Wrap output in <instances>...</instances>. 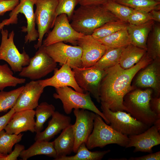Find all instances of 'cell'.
<instances>
[{"mask_svg": "<svg viewBox=\"0 0 160 160\" xmlns=\"http://www.w3.org/2000/svg\"><path fill=\"white\" fill-rule=\"evenodd\" d=\"M59 69L55 70L54 75L51 77L43 80H39V83L45 87L52 86L55 88L68 86L73 88L75 91L84 93L75 80L72 68L68 64H64Z\"/></svg>", "mask_w": 160, "mask_h": 160, "instance_id": "19", "label": "cell"}, {"mask_svg": "<svg viewBox=\"0 0 160 160\" xmlns=\"http://www.w3.org/2000/svg\"><path fill=\"white\" fill-rule=\"evenodd\" d=\"M26 80L13 76V71L7 64L0 65V90L7 87H16L17 84L25 83Z\"/></svg>", "mask_w": 160, "mask_h": 160, "instance_id": "32", "label": "cell"}, {"mask_svg": "<svg viewBox=\"0 0 160 160\" xmlns=\"http://www.w3.org/2000/svg\"><path fill=\"white\" fill-rule=\"evenodd\" d=\"M57 4V0H35V22L39 35L37 43L34 46L36 49L42 45L44 35L53 27Z\"/></svg>", "mask_w": 160, "mask_h": 160, "instance_id": "8", "label": "cell"}, {"mask_svg": "<svg viewBox=\"0 0 160 160\" xmlns=\"http://www.w3.org/2000/svg\"><path fill=\"white\" fill-rule=\"evenodd\" d=\"M53 28L44 41L42 44L43 45L60 42L77 44L78 40L84 35L73 28L65 14H61L56 17Z\"/></svg>", "mask_w": 160, "mask_h": 160, "instance_id": "11", "label": "cell"}, {"mask_svg": "<svg viewBox=\"0 0 160 160\" xmlns=\"http://www.w3.org/2000/svg\"><path fill=\"white\" fill-rule=\"evenodd\" d=\"M149 12L153 20L160 23V10H153Z\"/></svg>", "mask_w": 160, "mask_h": 160, "instance_id": "45", "label": "cell"}, {"mask_svg": "<svg viewBox=\"0 0 160 160\" xmlns=\"http://www.w3.org/2000/svg\"><path fill=\"white\" fill-rule=\"evenodd\" d=\"M35 0H20L18 4L9 14L6 25L16 24L17 22L18 15L19 13L25 15L27 20L26 26L22 27V31L27 33L25 38V43L36 41L39 37V33L36 28V22L33 6Z\"/></svg>", "mask_w": 160, "mask_h": 160, "instance_id": "12", "label": "cell"}, {"mask_svg": "<svg viewBox=\"0 0 160 160\" xmlns=\"http://www.w3.org/2000/svg\"><path fill=\"white\" fill-rule=\"evenodd\" d=\"M129 142L128 136L114 129L105 123L101 117L96 114L92 131L86 145L89 150L96 147L102 148L112 144L125 148Z\"/></svg>", "mask_w": 160, "mask_h": 160, "instance_id": "4", "label": "cell"}, {"mask_svg": "<svg viewBox=\"0 0 160 160\" xmlns=\"http://www.w3.org/2000/svg\"><path fill=\"white\" fill-rule=\"evenodd\" d=\"M46 129L43 131L36 133L34 138L35 141H49L55 135L71 124V117L58 111H55Z\"/></svg>", "mask_w": 160, "mask_h": 160, "instance_id": "21", "label": "cell"}, {"mask_svg": "<svg viewBox=\"0 0 160 160\" xmlns=\"http://www.w3.org/2000/svg\"><path fill=\"white\" fill-rule=\"evenodd\" d=\"M103 5L119 19L127 23L134 10L113 0H108Z\"/></svg>", "mask_w": 160, "mask_h": 160, "instance_id": "34", "label": "cell"}, {"mask_svg": "<svg viewBox=\"0 0 160 160\" xmlns=\"http://www.w3.org/2000/svg\"><path fill=\"white\" fill-rule=\"evenodd\" d=\"M154 21L151 20L138 25L128 24L127 30L131 39V44L147 50L146 43L149 34Z\"/></svg>", "mask_w": 160, "mask_h": 160, "instance_id": "22", "label": "cell"}, {"mask_svg": "<svg viewBox=\"0 0 160 160\" xmlns=\"http://www.w3.org/2000/svg\"><path fill=\"white\" fill-rule=\"evenodd\" d=\"M102 112L110 126L117 131L127 136L141 133L150 127L137 120L124 111H112L101 103Z\"/></svg>", "mask_w": 160, "mask_h": 160, "instance_id": "6", "label": "cell"}, {"mask_svg": "<svg viewBox=\"0 0 160 160\" xmlns=\"http://www.w3.org/2000/svg\"><path fill=\"white\" fill-rule=\"evenodd\" d=\"M150 106L151 110L158 116L160 117V97H152L150 101Z\"/></svg>", "mask_w": 160, "mask_h": 160, "instance_id": "43", "label": "cell"}, {"mask_svg": "<svg viewBox=\"0 0 160 160\" xmlns=\"http://www.w3.org/2000/svg\"><path fill=\"white\" fill-rule=\"evenodd\" d=\"M118 20L103 5H80L74 10L70 24L77 32L91 35L95 29L105 23Z\"/></svg>", "mask_w": 160, "mask_h": 160, "instance_id": "2", "label": "cell"}, {"mask_svg": "<svg viewBox=\"0 0 160 160\" xmlns=\"http://www.w3.org/2000/svg\"><path fill=\"white\" fill-rule=\"evenodd\" d=\"M108 0H79L80 5H103Z\"/></svg>", "mask_w": 160, "mask_h": 160, "instance_id": "44", "label": "cell"}, {"mask_svg": "<svg viewBox=\"0 0 160 160\" xmlns=\"http://www.w3.org/2000/svg\"><path fill=\"white\" fill-rule=\"evenodd\" d=\"M43 46L48 55L61 66L68 64L72 69L82 67V50L79 46H71L63 42Z\"/></svg>", "mask_w": 160, "mask_h": 160, "instance_id": "10", "label": "cell"}, {"mask_svg": "<svg viewBox=\"0 0 160 160\" xmlns=\"http://www.w3.org/2000/svg\"><path fill=\"white\" fill-rule=\"evenodd\" d=\"M152 60L146 52L141 60L130 68L124 69L118 64L105 70L100 87V102L112 111H125L123 99L126 94L135 89L131 84L133 78Z\"/></svg>", "mask_w": 160, "mask_h": 160, "instance_id": "1", "label": "cell"}, {"mask_svg": "<svg viewBox=\"0 0 160 160\" xmlns=\"http://www.w3.org/2000/svg\"><path fill=\"white\" fill-rule=\"evenodd\" d=\"M73 113L76 119L75 123L71 124L75 138L73 152L76 153L79 146L83 143H86L92 133L96 114L82 109H74Z\"/></svg>", "mask_w": 160, "mask_h": 160, "instance_id": "14", "label": "cell"}, {"mask_svg": "<svg viewBox=\"0 0 160 160\" xmlns=\"http://www.w3.org/2000/svg\"><path fill=\"white\" fill-rule=\"evenodd\" d=\"M82 50L81 67L93 66L102 57L108 48L91 35H84L77 41Z\"/></svg>", "mask_w": 160, "mask_h": 160, "instance_id": "15", "label": "cell"}, {"mask_svg": "<svg viewBox=\"0 0 160 160\" xmlns=\"http://www.w3.org/2000/svg\"><path fill=\"white\" fill-rule=\"evenodd\" d=\"M146 52L152 59L160 58V25L153 24L148 36Z\"/></svg>", "mask_w": 160, "mask_h": 160, "instance_id": "29", "label": "cell"}, {"mask_svg": "<svg viewBox=\"0 0 160 160\" xmlns=\"http://www.w3.org/2000/svg\"><path fill=\"white\" fill-rule=\"evenodd\" d=\"M57 63L45 51L42 44L35 55L30 58L28 65L23 67L19 76L38 80L55 70Z\"/></svg>", "mask_w": 160, "mask_h": 160, "instance_id": "9", "label": "cell"}, {"mask_svg": "<svg viewBox=\"0 0 160 160\" xmlns=\"http://www.w3.org/2000/svg\"><path fill=\"white\" fill-rule=\"evenodd\" d=\"M128 160H159L160 151L154 153H150L149 154L138 157H131Z\"/></svg>", "mask_w": 160, "mask_h": 160, "instance_id": "42", "label": "cell"}, {"mask_svg": "<svg viewBox=\"0 0 160 160\" xmlns=\"http://www.w3.org/2000/svg\"><path fill=\"white\" fill-rule=\"evenodd\" d=\"M159 132L153 125L141 133L129 136V142L125 148L134 147V152L152 153V148L160 144Z\"/></svg>", "mask_w": 160, "mask_h": 160, "instance_id": "17", "label": "cell"}, {"mask_svg": "<svg viewBox=\"0 0 160 160\" xmlns=\"http://www.w3.org/2000/svg\"><path fill=\"white\" fill-rule=\"evenodd\" d=\"M55 89L56 93L53 94L55 99L61 101L65 112L70 114L73 109H82L92 111L100 115L107 124L109 121L95 105L91 98L90 93H81L66 86Z\"/></svg>", "mask_w": 160, "mask_h": 160, "instance_id": "5", "label": "cell"}, {"mask_svg": "<svg viewBox=\"0 0 160 160\" xmlns=\"http://www.w3.org/2000/svg\"><path fill=\"white\" fill-rule=\"evenodd\" d=\"M146 52V50L131 44L123 49L119 64L124 69L130 68L138 63Z\"/></svg>", "mask_w": 160, "mask_h": 160, "instance_id": "25", "label": "cell"}, {"mask_svg": "<svg viewBox=\"0 0 160 160\" xmlns=\"http://www.w3.org/2000/svg\"><path fill=\"white\" fill-rule=\"evenodd\" d=\"M23 134H10L4 129L0 132V153L5 154L11 153L13 146L22 140Z\"/></svg>", "mask_w": 160, "mask_h": 160, "instance_id": "36", "label": "cell"}, {"mask_svg": "<svg viewBox=\"0 0 160 160\" xmlns=\"http://www.w3.org/2000/svg\"><path fill=\"white\" fill-rule=\"evenodd\" d=\"M20 0H0V16L12 11L18 4Z\"/></svg>", "mask_w": 160, "mask_h": 160, "instance_id": "40", "label": "cell"}, {"mask_svg": "<svg viewBox=\"0 0 160 160\" xmlns=\"http://www.w3.org/2000/svg\"><path fill=\"white\" fill-rule=\"evenodd\" d=\"M98 40L107 47L111 48L124 47L131 43L127 29L116 31Z\"/></svg>", "mask_w": 160, "mask_h": 160, "instance_id": "26", "label": "cell"}, {"mask_svg": "<svg viewBox=\"0 0 160 160\" xmlns=\"http://www.w3.org/2000/svg\"><path fill=\"white\" fill-rule=\"evenodd\" d=\"M44 88L40 84L38 80H32L27 83L13 107L15 111L36 108L39 105V100Z\"/></svg>", "mask_w": 160, "mask_h": 160, "instance_id": "18", "label": "cell"}, {"mask_svg": "<svg viewBox=\"0 0 160 160\" xmlns=\"http://www.w3.org/2000/svg\"><path fill=\"white\" fill-rule=\"evenodd\" d=\"M35 116L33 109L15 112L4 129L8 133L17 135L28 131L35 132Z\"/></svg>", "mask_w": 160, "mask_h": 160, "instance_id": "20", "label": "cell"}, {"mask_svg": "<svg viewBox=\"0 0 160 160\" xmlns=\"http://www.w3.org/2000/svg\"><path fill=\"white\" fill-rule=\"evenodd\" d=\"M110 151L109 149L103 151H91L87 148L86 143H83L79 146L75 155L65 156L57 160H100Z\"/></svg>", "mask_w": 160, "mask_h": 160, "instance_id": "28", "label": "cell"}, {"mask_svg": "<svg viewBox=\"0 0 160 160\" xmlns=\"http://www.w3.org/2000/svg\"><path fill=\"white\" fill-rule=\"evenodd\" d=\"M35 111L36 117L35 126V132H40L44 128V124L47 119L55 111V106L46 102H43L39 104Z\"/></svg>", "mask_w": 160, "mask_h": 160, "instance_id": "31", "label": "cell"}, {"mask_svg": "<svg viewBox=\"0 0 160 160\" xmlns=\"http://www.w3.org/2000/svg\"><path fill=\"white\" fill-rule=\"evenodd\" d=\"M128 24L120 20L109 22L95 29L91 35L98 40L119 30L127 29Z\"/></svg>", "mask_w": 160, "mask_h": 160, "instance_id": "30", "label": "cell"}, {"mask_svg": "<svg viewBox=\"0 0 160 160\" xmlns=\"http://www.w3.org/2000/svg\"><path fill=\"white\" fill-rule=\"evenodd\" d=\"M1 33L0 60L6 62L14 72H20L23 67L28 65L30 58L24 50L20 53L16 47L14 41V31L9 34L7 30L2 28Z\"/></svg>", "mask_w": 160, "mask_h": 160, "instance_id": "7", "label": "cell"}, {"mask_svg": "<svg viewBox=\"0 0 160 160\" xmlns=\"http://www.w3.org/2000/svg\"><path fill=\"white\" fill-rule=\"evenodd\" d=\"M53 142L57 156L55 160L70 154L73 151L75 143L71 124L63 130L60 135Z\"/></svg>", "mask_w": 160, "mask_h": 160, "instance_id": "23", "label": "cell"}, {"mask_svg": "<svg viewBox=\"0 0 160 160\" xmlns=\"http://www.w3.org/2000/svg\"><path fill=\"white\" fill-rule=\"evenodd\" d=\"M153 125H155L160 131V118L157 119L154 122Z\"/></svg>", "mask_w": 160, "mask_h": 160, "instance_id": "46", "label": "cell"}, {"mask_svg": "<svg viewBox=\"0 0 160 160\" xmlns=\"http://www.w3.org/2000/svg\"><path fill=\"white\" fill-rule=\"evenodd\" d=\"M152 20L149 12L134 9L128 20L129 24L138 25L145 23Z\"/></svg>", "mask_w": 160, "mask_h": 160, "instance_id": "38", "label": "cell"}, {"mask_svg": "<svg viewBox=\"0 0 160 160\" xmlns=\"http://www.w3.org/2000/svg\"><path fill=\"white\" fill-rule=\"evenodd\" d=\"M139 71L135 86L139 88H151L155 97L160 94V58L152 61Z\"/></svg>", "mask_w": 160, "mask_h": 160, "instance_id": "16", "label": "cell"}, {"mask_svg": "<svg viewBox=\"0 0 160 160\" xmlns=\"http://www.w3.org/2000/svg\"><path fill=\"white\" fill-rule=\"evenodd\" d=\"M76 82L81 89L91 94L98 103L100 102V87L105 73V70L91 67L72 69Z\"/></svg>", "mask_w": 160, "mask_h": 160, "instance_id": "13", "label": "cell"}, {"mask_svg": "<svg viewBox=\"0 0 160 160\" xmlns=\"http://www.w3.org/2000/svg\"><path fill=\"white\" fill-rule=\"evenodd\" d=\"M124 47H108L102 57L92 67L98 69L105 70L119 64L121 55Z\"/></svg>", "mask_w": 160, "mask_h": 160, "instance_id": "27", "label": "cell"}, {"mask_svg": "<svg viewBox=\"0 0 160 160\" xmlns=\"http://www.w3.org/2000/svg\"><path fill=\"white\" fill-rule=\"evenodd\" d=\"M153 93L151 88L144 90L135 88L125 95L123 102L126 111L149 127L153 125L157 119L160 118L150 107V101Z\"/></svg>", "mask_w": 160, "mask_h": 160, "instance_id": "3", "label": "cell"}, {"mask_svg": "<svg viewBox=\"0 0 160 160\" xmlns=\"http://www.w3.org/2000/svg\"><path fill=\"white\" fill-rule=\"evenodd\" d=\"M44 155L52 157L55 160L57 157L53 142L36 141L28 149L23 150L19 157L23 160L37 155Z\"/></svg>", "mask_w": 160, "mask_h": 160, "instance_id": "24", "label": "cell"}, {"mask_svg": "<svg viewBox=\"0 0 160 160\" xmlns=\"http://www.w3.org/2000/svg\"><path fill=\"white\" fill-rule=\"evenodd\" d=\"M152 0L160 2V0Z\"/></svg>", "mask_w": 160, "mask_h": 160, "instance_id": "48", "label": "cell"}, {"mask_svg": "<svg viewBox=\"0 0 160 160\" xmlns=\"http://www.w3.org/2000/svg\"><path fill=\"white\" fill-rule=\"evenodd\" d=\"M24 87L23 86L9 91H0V112H7L13 107Z\"/></svg>", "mask_w": 160, "mask_h": 160, "instance_id": "35", "label": "cell"}, {"mask_svg": "<svg viewBox=\"0 0 160 160\" xmlns=\"http://www.w3.org/2000/svg\"><path fill=\"white\" fill-rule=\"evenodd\" d=\"M25 148L24 145L16 143L15 145L14 150L11 153L5 154L0 153V160H17Z\"/></svg>", "mask_w": 160, "mask_h": 160, "instance_id": "39", "label": "cell"}, {"mask_svg": "<svg viewBox=\"0 0 160 160\" xmlns=\"http://www.w3.org/2000/svg\"><path fill=\"white\" fill-rule=\"evenodd\" d=\"M133 9L149 12L153 10H160V2L152 0H113Z\"/></svg>", "mask_w": 160, "mask_h": 160, "instance_id": "33", "label": "cell"}, {"mask_svg": "<svg viewBox=\"0 0 160 160\" xmlns=\"http://www.w3.org/2000/svg\"><path fill=\"white\" fill-rule=\"evenodd\" d=\"M15 112L13 108L6 114L0 117V132L4 129Z\"/></svg>", "mask_w": 160, "mask_h": 160, "instance_id": "41", "label": "cell"}, {"mask_svg": "<svg viewBox=\"0 0 160 160\" xmlns=\"http://www.w3.org/2000/svg\"><path fill=\"white\" fill-rule=\"evenodd\" d=\"M58 4L55 17L62 14H66L69 20H71L75 8L79 4V0H57Z\"/></svg>", "mask_w": 160, "mask_h": 160, "instance_id": "37", "label": "cell"}, {"mask_svg": "<svg viewBox=\"0 0 160 160\" xmlns=\"http://www.w3.org/2000/svg\"><path fill=\"white\" fill-rule=\"evenodd\" d=\"M8 20V19H6L3 20L0 23V30L2 29L5 25H6Z\"/></svg>", "mask_w": 160, "mask_h": 160, "instance_id": "47", "label": "cell"}]
</instances>
